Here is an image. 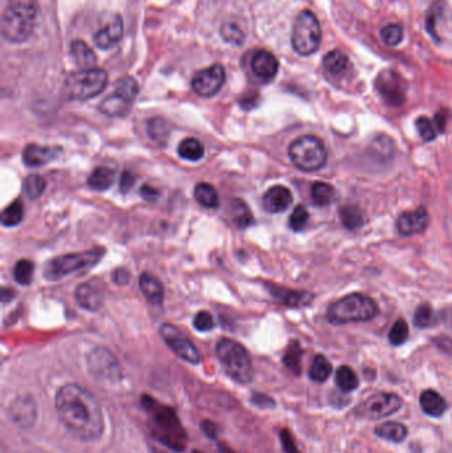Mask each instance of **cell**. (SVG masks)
<instances>
[{"label":"cell","mask_w":452,"mask_h":453,"mask_svg":"<svg viewBox=\"0 0 452 453\" xmlns=\"http://www.w3.org/2000/svg\"><path fill=\"white\" fill-rule=\"evenodd\" d=\"M56 410L63 424L76 438L96 440L104 432V413L97 399L79 385L61 387L56 394Z\"/></svg>","instance_id":"cell-1"},{"label":"cell","mask_w":452,"mask_h":453,"mask_svg":"<svg viewBox=\"0 0 452 453\" xmlns=\"http://www.w3.org/2000/svg\"><path fill=\"white\" fill-rule=\"evenodd\" d=\"M38 0H8L1 16V33L10 42H24L32 35L36 16Z\"/></svg>","instance_id":"cell-2"},{"label":"cell","mask_w":452,"mask_h":453,"mask_svg":"<svg viewBox=\"0 0 452 453\" xmlns=\"http://www.w3.org/2000/svg\"><path fill=\"white\" fill-rule=\"evenodd\" d=\"M378 315V306L365 294L352 293L330 305L328 321L332 324L366 322Z\"/></svg>","instance_id":"cell-3"},{"label":"cell","mask_w":452,"mask_h":453,"mask_svg":"<svg viewBox=\"0 0 452 453\" xmlns=\"http://www.w3.org/2000/svg\"><path fill=\"white\" fill-rule=\"evenodd\" d=\"M217 356L224 371L239 383H249L254 376L252 360L246 349L230 338L220 340Z\"/></svg>","instance_id":"cell-4"},{"label":"cell","mask_w":452,"mask_h":453,"mask_svg":"<svg viewBox=\"0 0 452 453\" xmlns=\"http://www.w3.org/2000/svg\"><path fill=\"white\" fill-rule=\"evenodd\" d=\"M289 158L302 171H317L327 164L328 152L321 139L315 136H302L290 143Z\"/></svg>","instance_id":"cell-5"},{"label":"cell","mask_w":452,"mask_h":453,"mask_svg":"<svg viewBox=\"0 0 452 453\" xmlns=\"http://www.w3.org/2000/svg\"><path fill=\"white\" fill-rule=\"evenodd\" d=\"M108 84V74L104 69H82L70 74L65 83V96L69 100L85 101L98 96Z\"/></svg>","instance_id":"cell-6"},{"label":"cell","mask_w":452,"mask_h":453,"mask_svg":"<svg viewBox=\"0 0 452 453\" xmlns=\"http://www.w3.org/2000/svg\"><path fill=\"white\" fill-rule=\"evenodd\" d=\"M149 411L153 412V431L158 440H161L164 444L176 448V450H183L185 447V431L179 424L178 419L176 413L170 408H166L162 406H158L155 403L145 402Z\"/></svg>","instance_id":"cell-7"},{"label":"cell","mask_w":452,"mask_h":453,"mask_svg":"<svg viewBox=\"0 0 452 453\" xmlns=\"http://www.w3.org/2000/svg\"><path fill=\"white\" fill-rule=\"evenodd\" d=\"M321 26L313 13L305 10L299 14L292 31V45L299 55L315 54L321 44Z\"/></svg>","instance_id":"cell-8"},{"label":"cell","mask_w":452,"mask_h":453,"mask_svg":"<svg viewBox=\"0 0 452 453\" xmlns=\"http://www.w3.org/2000/svg\"><path fill=\"white\" fill-rule=\"evenodd\" d=\"M104 256L102 249H92L79 253H69L49 261L45 268V277L51 281L60 280L80 269L91 268Z\"/></svg>","instance_id":"cell-9"},{"label":"cell","mask_w":452,"mask_h":453,"mask_svg":"<svg viewBox=\"0 0 452 453\" xmlns=\"http://www.w3.org/2000/svg\"><path fill=\"white\" fill-rule=\"evenodd\" d=\"M402 407V399L396 394L390 392H378L364 400L357 413L368 419H384L399 411Z\"/></svg>","instance_id":"cell-10"},{"label":"cell","mask_w":452,"mask_h":453,"mask_svg":"<svg viewBox=\"0 0 452 453\" xmlns=\"http://www.w3.org/2000/svg\"><path fill=\"white\" fill-rule=\"evenodd\" d=\"M159 334L164 338L167 346L179 358H182L183 360L192 363V365H196L201 362L202 357H201L199 350L177 326L170 325V324H164L159 329Z\"/></svg>","instance_id":"cell-11"},{"label":"cell","mask_w":452,"mask_h":453,"mask_svg":"<svg viewBox=\"0 0 452 453\" xmlns=\"http://www.w3.org/2000/svg\"><path fill=\"white\" fill-rule=\"evenodd\" d=\"M226 81V72L220 64L199 70L192 77V88L195 95L201 97L215 96Z\"/></svg>","instance_id":"cell-12"},{"label":"cell","mask_w":452,"mask_h":453,"mask_svg":"<svg viewBox=\"0 0 452 453\" xmlns=\"http://www.w3.org/2000/svg\"><path fill=\"white\" fill-rule=\"evenodd\" d=\"M375 88L389 105L399 106L405 102V86L394 70L389 69L381 72L375 80Z\"/></svg>","instance_id":"cell-13"},{"label":"cell","mask_w":452,"mask_h":453,"mask_svg":"<svg viewBox=\"0 0 452 453\" xmlns=\"http://www.w3.org/2000/svg\"><path fill=\"white\" fill-rule=\"evenodd\" d=\"M88 363H89V369L95 374V376L117 379L120 375L118 363L105 349L93 350L88 358Z\"/></svg>","instance_id":"cell-14"},{"label":"cell","mask_w":452,"mask_h":453,"mask_svg":"<svg viewBox=\"0 0 452 453\" xmlns=\"http://www.w3.org/2000/svg\"><path fill=\"white\" fill-rule=\"evenodd\" d=\"M430 221L428 212L425 207H419L410 212L402 214L397 220L398 232L403 236H412V235L423 232Z\"/></svg>","instance_id":"cell-15"},{"label":"cell","mask_w":452,"mask_h":453,"mask_svg":"<svg viewBox=\"0 0 452 453\" xmlns=\"http://www.w3.org/2000/svg\"><path fill=\"white\" fill-rule=\"evenodd\" d=\"M252 72L263 81L274 80L279 72V61L268 51H258L251 61Z\"/></svg>","instance_id":"cell-16"},{"label":"cell","mask_w":452,"mask_h":453,"mask_svg":"<svg viewBox=\"0 0 452 453\" xmlns=\"http://www.w3.org/2000/svg\"><path fill=\"white\" fill-rule=\"evenodd\" d=\"M123 36V22L120 15L114 16L107 26L101 28L95 36V42L101 49H109L117 45Z\"/></svg>","instance_id":"cell-17"},{"label":"cell","mask_w":452,"mask_h":453,"mask_svg":"<svg viewBox=\"0 0 452 453\" xmlns=\"http://www.w3.org/2000/svg\"><path fill=\"white\" fill-rule=\"evenodd\" d=\"M60 152L61 149L56 146H41L31 143L23 151V162L28 167H40L54 161Z\"/></svg>","instance_id":"cell-18"},{"label":"cell","mask_w":452,"mask_h":453,"mask_svg":"<svg viewBox=\"0 0 452 453\" xmlns=\"http://www.w3.org/2000/svg\"><path fill=\"white\" fill-rule=\"evenodd\" d=\"M292 193L284 186H274L263 196V206L271 214L284 212L292 205Z\"/></svg>","instance_id":"cell-19"},{"label":"cell","mask_w":452,"mask_h":453,"mask_svg":"<svg viewBox=\"0 0 452 453\" xmlns=\"http://www.w3.org/2000/svg\"><path fill=\"white\" fill-rule=\"evenodd\" d=\"M75 297L79 305L89 312H97L104 305V293L93 283H84L79 285L75 292Z\"/></svg>","instance_id":"cell-20"},{"label":"cell","mask_w":452,"mask_h":453,"mask_svg":"<svg viewBox=\"0 0 452 453\" xmlns=\"http://www.w3.org/2000/svg\"><path fill=\"white\" fill-rule=\"evenodd\" d=\"M10 416L17 426L29 427L33 424L36 418L35 403L31 399H16L10 407Z\"/></svg>","instance_id":"cell-21"},{"label":"cell","mask_w":452,"mask_h":453,"mask_svg":"<svg viewBox=\"0 0 452 453\" xmlns=\"http://www.w3.org/2000/svg\"><path fill=\"white\" fill-rule=\"evenodd\" d=\"M133 102L134 101L114 90L100 104V111L110 117H123L130 111Z\"/></svg>","instance_id":"cell-22"},{"label":"cell","mask_w":452,"mask_h":453,"mask_svg":"<svg viewBox=\"0 0 452 453\" xmlns=\"http://www.w3.org/2000/svg\"><path fill=\"white\" fill-rule=\"evenodd\" d=\"M139 288L146 300L153 305H161L164 301V284L150 273H142L139 277Z\"/></svg>","instance_id":"cell-23"},{"label":"cell","mask_w":452,"mask_h":453,"mask_svg":"<svg viewBox=\"0 0 452 453\" xmlns=\"http://www.w3.org/2000/svg\"><path fill=\"white\" fill-rule=\"evenodd\" d=\"M419 403L422 410L432 418L442 416L447 410V403L444 398L434 390H426L421 394Z\"/></svg>","instance_id":"cell-24"},{"label":"cell","mask_w":452,"mask_h":453,"mask_svg":"<svg viewBox=\"0 0 452 453\" xmlns=\"http://www.w3.org/2000/svg\"><path fill=\"white\" fill-rule=\"evenodd\" d=\"M70 51H72V56L75 57V61L80 68H95L97 57L93 49L88 44H85L81 40H76L72 44Z\"/></svg>","instance_id":"cell-25"},{"label":"cell","mask_w":452,"mask_h":453,"mask_svg":"<svg viewBox=\"0 0 452 453\" xmlns=\"http://www.w3.org/2000/svg\"><path fill=\"white\" fill-rule=\"evenodd\" d=\"M179 157L189 162H198L205 155V146L196 138H186L178 146Z\"/></svg>","instance_id":"cell-26"},{"label":"cell","mask_w":452,"mask_h":453,"mask_svg":"<svg viewBox=\"0 0 452 453\" xmlns=\"http://www.w3.org/2000/svg\"><path fill=\"white\" fill-rule=\"evenodd\" d=\"M116 180V171L110 167H97L96 170L91 174V177L88 179V184L93 189V190H98V191H104L108 190Z\"/></svg>","instance_id":"cell-27"},{"label":"cell","mask_w":452,"mask_h":453,"mask_svg":"<svg viewBox=\"0 0 452 453\" xmlns=\"http://www.w3.org/2000/svg\"><path fill=\"white\" fill-rule=\"evenodd\" d=\"M375 435L381 439L387 440V441L400 443L407 436V428L402 423L387 422V423H382L375 428Z\"/></svg>","instance_id":"cell-28"},{"label":"cell","mask_w":452,"mask_h":453,"mask_svg":"<svg viewBox=\"0 0 452 453\" xmlns=\"http://www.w3.org/2000/svg\"><path fill=\"white\" fill-rule=\"evenodd\" d=\"M322 65L332 76H341L349 67V58L341 51H330L324 57Z\"/></svg>","instance_id":"cell-29"},{"label":"cell","mask_w":452,"mask_h":453,"mask_svg":"<svg viewBox=\"0 0 452 453\" xmlns=\"http://www.w3.org/2000/svg\"><path fill=\"white\" fill-rule=\"evenodd\" d=\"M194 196H195L196 202L205 208H218L219 207L218 191L214 186H211L208 183H198L194 190Z\"/></svg>","instance_id":"cell-30"},{"label":"cell","mask_w":452,"mask_h":453,"mask_svg":"<svg viewBox=\"0 0 452 453\" xmlns=\"http://www.w3.org/2000/svg\"><path fill=\"white\" fill-rule=\"evenodd\" d=\"M340 219L346 230L356 231L365 223V215L359 207L349 205L340 209Z\"/></svg>","instance_id":"cell-31"},{"label":"cell","mask_w":452,"mask_h":453,"mask_svg":"<svg viewBox=\"0 0 452 453\" xmlns=\"http://www.w3.org/2000/svg\"><path fill=\"white\" fill-rule=\"evenodd\" d=\"M311 195H312V200L315 202V205L320 207H325L332 205L334 202V199H336V190L329 183H325V182H315L312 184Z\"/></svg>","instance_id":"cell-32"},{"label":"cell","mask_w":452,"mask_h":453,"mask_svg":"<svg viewBox=\"0 0 452 453\" xmlns=\"http://www.w3.org/2000/svg\"><path fill=\"white\" fill-rule=\"evenodd\" d=\"M336 385L343 390V392L354 391L359 386V381L356 372L349 366H340L336 370Z\"/></svg>","instance_id":"cell-33"},{"label":"cell","mask_w":452,"mask_h":453,"mask_svg":"<svg viewBox=\"0 0 452 453\" xmlns=\"http://www.w3.org/2000/svg\"><path fill=\"white\" fill-rule=\"evenodd\" d=\"M333 367L324 356H315L309 369V378L317 383H322L332 375Z\"/></svg>","instance_id":"cell-34"},{"label":"cell","mask_w":452,"mask_h":453,"mask_svg":"<svg viewBox=\"0 0 452 453\" xmlns=\"http://www.w3.org/2000/svg\"><path fill=\"white\" fill-rule=\"evenodd\" d=\"M24 216V207L20 200H14L1 212V224L4 227L17 225Z\"/></svg>","instance_id":"cell-35"},{"label":"cell","mask_w":452,"mask_h":453,"mask_svg":"<svg viewBox=\"0 0 452 453\" xmlns=\"http://www.w3.org/2000/svg\"><path fill=\"white\" fill-rule=\"evenodd\" d=\"M148 134L154 142L164 145L170 136L169 125L162 118H151L148 124Z\"/></svg>","instance_id":"cell-36"},{"label":"cell","mask_w":452,"mask_h":453,"mask_svg":"<svg viewBox=\"0 0 452 453\" xmlns=\"http://www.w3.org/2000/svg\"><path fill=\"white\" fill-rule=\"evenodd\" d=\"M231 211H233V223L239 228H247L249 224H252V221H254L252 214L244 202H242L239 199L233 200V205H231Z\"/></svg>","instance_id":"cell-37"},{"label":"cell","mask_w":452,"mask_h":453,"mask_svg":"<svg viewBox=\"0 0 452 453\" xmlns=\"http://www.w3.org/2000/svg\"><path fill=\"white\" fill-rule=\"evenodd\" d=\"M302 350L299 342H290L288 346L286 356H284V363L288 369L293 371L295 374H300L302 370Z\"/></svg>","instance_id":"cell-38"},{"label":"cell","mask_w":452,"mask_h":453,"mask_svg":"<svg viewBox=\"0 0 452 453\" xmlns=\"http://www.w3.org/2000/svg\"><path fill=\"white\" fill-rule=\"evenodd\" d=\"M45 187H47L45 179L40 175L33 174L24 180L23 193H26L29 199H38L45 191Z\"/></svg>","instance_id":"cell-39"},{"label":"cell","mask_w":452,"mask_h":453,"mask_svg":"<svg viewBox=\"0 0 452 453\" xmlns=\"http://www.w3.org/2000/svg\"><path fill=\"white\" fill-rule=\"evenodd\" d=\"M272 293L281 301L286 302L288 305H293V306L304 305L312 300V294H309V293H300V292H292V290L287 292L286 289H283V290L279 289L277 292L272 290Z\"/></svg>","instance_id":"cell-40"},{"label":"cell","mask_w":452,"mask_h":453,"mask_svg":"<svg viewBox=\"0 0 452 453\" xmlns=\"http://www.w3.org/2000/svg\"><path fill=\"white\" fill-rule=\"evenodd\" d=\"M33 264L31 261H17L14 268L15 281L20 285H29L33 278Z\"/></svg>","instance_id":"cell-41"},{"label":"cell","mask_w":452,"mask_h":453,"mask_svg":"<svg viewBox=\"0 0 452 453\" xmlns=\"http://www.w3.org/2000/svg\"><path fill=\"white\" fill-rule=\"evenodd\" d=\"M409 338V326L405 319H398L389 333V341L393 346H400Z\"/></svg>","instance_id":"cell-42"},{"label":"cell","mask_w":452,"mask_h":453,"mask_svg":"<svg viewBox=\"0 0 452 453\" xmlns=\"http://www.w3.org/2000/svg\"><path fill=\"white\" fill-rule=\"evenodd\" d=\"M416 129H418V133L421 138L425 141V142H431L437 138V133H438V127H437V124L435 121H431L430 118L427 117H419L416 120Z\"/></svg>","instance_id":"cell-43"},{"label":"cell","mask_w":452,"mask_h":453,"mask_svg":"<svg viewBox=\"0 0 452 453\" xmlns=\"http://www.w3.org/2000/svg\"><path fill=\"white\" fill-rule=\"evenodd\" d=\"M308 220H309V212L305 207L300 205L293 209V212L289 218V227H290V230L299 232L306 227Z\"/></svg>","instance_id":"cell-44"},{"label":"cell","mask_w":452,"mask_h":453,"mask_svg":"<svg viewBox=\"0 0 452 453\" xmlns=\"http://www.w3.org/2000/svg\"><path fill=\"white\" fill-rule=\"evenodd\" d=\"M221 36L227 42L240 45L244 40V33L235 23H226L221 26Z\"/></svg>","instance_id":"cell-45"},{"label":"cell","mask_w":452,"mask_h":453,"mask_svg":"<svg viewBox=\"0 0 452 453\" xmlns=\"http://www.w3.org/2000/svg\"><path fill=\"white\" fill-rule=\"evenodd\" d=\"M381 36H382V40L387 45L394 47L402 42V39H403V28L400 27L399 24H389V26L382 28Z\"/></svg>","instance_id":"cell-46"},{"label":"cell","mask_w":452,"mask_h":453,"mask_svg":"<svg viewBox=\"0 0 452 453\" xmlns=\"http://www.w3.org/2000/svg\"><path fill=\"white\" fill-rule=\"evenodd\" d=\"M414 322L418 328H428L434 322L432 308L428 303L421 305L414 315Z\"/></svg>","instance_id":"cell-47"},{"label":"cell","mask_w":452,"mask_h":453,"mask_svg":"<svg viewBox=\"0 0 452 453\" xmlns=\"http://www.w3.org/2000/svg\"><path fill=\"white\" fill-rule=\"evenodd\" d=\"M194 326L199 331H210L215 326V322L208 312H199L194 317Z\"/></svg>","instance_id":"cell-48"},{"label":"cell","mask_w":452,"mask_h":453,"mask_svg":"<svg viewBox=\"0 0 452 453\" xmlns=\"http://www.w3.org/2000/svg\"><path fill=\"white\" fill-rule=\"evenodd\" d=\"M281 441H283V445H284V450L287 453H299L296 445H295V441L292 439L290 434L288 431H283L281 432Z\"/></svg>","instance_id":"cell-49"},{"label":"cell","mask_w":452,"mask_h":453,"mask_svg":"<svg viewBox=\"0 0 452 453\" xmlns=\"http://www.w3.org/2000/svg\"><path fill=\"white\" fill-rule=\"evenodd\" d=\"M129 278H130L129 272L126 269H123V268H118V269H116L113 272V280L118 285H126L129 283Z\"/></svg>","instance_id":"cell-50"},{"label":"cell","mask_w":452,"mask_h":453,"mask_svg":"<svg viewBox=\"0 0 452 453\" xmlns=\"http://www.w3.org/2000/svg\"><path fill=\"white\" fill-rule=\"evenodd\" d=\"M134 180H136V178H134V175L132 173L125 171L123 174V178H121V191L127 193L133 187Z\"/></svg>","instance_id":"cell-51"},{"label":"cell","mask_w":452,"mask_h":453,"mask_svg":"<svg viewBox=\"0 0 452 453\" xmlns=\"http://www.w3.org/2000/svg\"><path fill=\"white\" fill-rule=\"evenodd\" d=\"M141 193H142V196H143L146 200H150V202L155 200V199H158V196H159V191L155 190V189L151 187V186H143V187L141 189Z\"/></svg>","instance_id":"cell-52"},{"label":"cell","mask_w":452,"mask_h":453,"mask_svg":"<svg viewBox=\"0 0 452 453\" xmlns=\"http://www.w3.org/2000/svg\"><path fill=\"white\" fill-rule=\"evenodd\" d=\"M203 429H205V432H207V435H210V436H215V424H212V423H210V422H205V424H203Z\"/></svg>","instance_id":"cell-53"},{"label":"cell","mask_w":452,"mask_h":453,"mask_svg":"<svg viewBox=\"0 0 452 453\" xmlns=\"http://www.w3.org/2000/svg\"><path fill=\"white\" fill-rule=\"evenodd\" d=\"M195 453H198V452H195Z\"/></svg>","instance_id":"cell-54"}]
</instances>
